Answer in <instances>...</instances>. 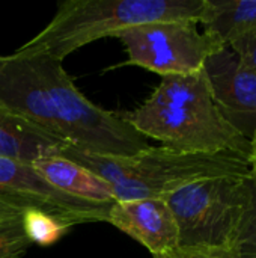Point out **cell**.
Instances as JSON below:
<instances>
[{
  "mask_svg": "<svg viewBox=\"0 0 256 258\" xmlns=\"http://www.w3.org/2000/svg\"><path fill=\"white\" fill-rule=\"evenodd\" d=\"M249 166H250V174H252V180L255 181L256 184V135L255 138L252 139V150H250V154H249Z\"/></svg>",
  "mask_w": 256,
  "mask_h": 258,
  "instance_id": "cell-19",
  "label": "cell"
},
{
  "mask_svg": "<svg viewBox=\"0 0 256 258\" xmlns=\"http://www.w3.org/2000/svg\"><path fill=\"white\" fill-rule=\"evenodd\" d=\"M204 32L223 45L256 30V0H207L201 20Z\"/></svg>",
  "mask_w": 256,
  "mask_h": 258,
  "instance_id": "cell-12",
  "label": "cell"
},
{
  "mask_svg": "<svg viewBox=\"0 0 256 258\" xmlns=\"http://www.w3.org/2000/svg\"><path fill=\"white\" fill-rule=\"evenodd\" d=\"M252 177L189 183L164 197L180 234V248H231L250 200Z\"/></svg>",
  "mask_w": 256,
  "mask_h": 258,
  "instance_id": "cell-5",
  "label": "cell"
},
{
  "mask_svg": "<svg viewBox=\"0 0 256 258\" xmlns=\"http://www.w3.org/2000/svg\"><path fill=\"white\" fill-rule=\"evenodd\" d=\"M32 166L50 186L59 192L97 204L115 203L112 186L104 178L66 157H42L35 160Z\"/></svg>",
  "mask_w": 256,
  "mask_h": 258,
  "instance_id": "cell-11",
  "label": "cell"
},
{
  "mask_svg": "<svg viewBox=\"0 0 256 258\" xmlns=\"http://www.w3.org/2000/svg\"><path fill=\"white\" fill-rule=\"evenodd\" d=\"M21 222L30 243H36L39 246H50L56 243L71 228L57 218L38 209L24 210L21 215Z\"/></svg>",
  "mask_w": 256,
  "mask_h": 258,
  "instance_id": "cell-13",
  "label": "cell"
},
{
  "mask_svg": "<svg viewBox=\"0 0 256 258\" xmlns=\"http://www.w3.org/2000/svg\"><path fill=\"white\" fill-rule=\"evenodd\" d=\"M21 216L0 225V258H20L30 248Z\"/></svg>",
  "mask_w": 256,
  "mask_h": 258,
  "instance_id": "cell-15",
  "label": "cell"
},
{
  "mask_svg": "<svg viewBox=\"0 0 256 258\" xmlns=\"http://www.w3.org/2000/svg\"><path fill=\"white\" fill-rule=\"evenodd\" d=\"M0 104L94 154L128 157L149 147L122 113L89 101L62 60L47 54L0 56Z\"/></svg>",
  "mask_w": 256,
  "mask_h": 258,
  "instance_id": "cell-1",
  "label": "cell"
},
{
  "mask_svg": "<svg viewBox=\"0 0 256 258\" xmlns=\"http://www.w3.org/2000/svg\"><path fill=\"white\" fill-rule=\"evenodd\" d=\"M154 258H235V254L231 248H177Z\"/></svg>",
  "mask_w": 256,
  "mask_h": 258,
  "instance_id": "cell-16",
  "label": "cell"
},
{
  "mask_svg": "<svg viewBox=\"0 0 256 258\" xmlns=\"http://www.w3.org/2000/svg\"><path fill=\"white\" fill-rule=\"evenodd\" d=\"M0 201L20 210H42L71 228L106 221L113 204H97L69 197L50 186L30 163L0 157Z\"/></svg>",
  "mask_w": 256,
  "mask_h": 258,
  "instance_id": "cell-7",
  "label": "cell"
},
{
  "mask_svg": "<svg viewBox=\"0 0 256 258\" xmlns=\"http://www.w3.org/2000/svg\"><path fill=\"white\" fill-rule=\"evenodd\" d=\"M229 47L240 56L244 65L256 73V30L235 39Z\"/></svg>",
  "mask_w": 256,
  "mask_h": 258,
  "instance_id": "cell-17",
  "label": "cell"
},
{
  "mask_svg": "<svg viewBox=\"0 0 256 258\" xmlns=\"http://www.w3.org/2000/svg\"><path fill=\"white\" fill-rule=\"evenodd\" d=\"M122 116L142 136L180 153H232L249 159L252 150V141L220 113L202 70L161 77L149 98Z\"/></svg>",
  "mask_w": 256,
  "mask_h": 258,
  "instance_id": "cell-2",
  "label": "cell"
},
{
  "mask_svg": "<svg viewBox=\"0 0 256 258\" xmlns=\"http://www.w3.org/2000/svg\"><path fill=\"white\" fill-rule=\"evenodd\" d=\"M207 0H66L53 20L17 54H47L63 60L86 44L154 21L201 23Z\"/></svg>",
  "mask_w": 256,
  "mask_h": 258,
  "instance_id": "cell-4",
  "label": "cell"
},
{
  "mask_svg": "<svg viewBox=\"0 0 256 258\" xmlns=\"http://www.w3.org/2000/svg\"><path fill=\"white\" fill-rule=\"evenodd\" d=\"M127 51V62L155 74L186 76L201 71L208 56L223 47L210 33L199 32L193 21H154L115 33Z\"/></svg>",
  "mask_w": 256,
  "mask_h": 258,
  "instance_id": "cell-6",
  "label": "cell"
},
{
  "mask_svg": "<svg viewBox=\"0 0 256 258\" xmlns=\"http://www.w3.org/2000/svg\"><path fill=\"white\" fill-rule=\"evenodd\" d=\"M23 212H24V210H20V209H17V207H14V206H9V204L0 201V225L9 222V221H12V219L20 218V216L23 215Z\"/></svg>",
  "mask_w": 256,
  "mask_h": 258,
  "instance_id": "cell-18",
  "label": "cell"
},
{
  "mask_svg": "<svg viewBox=\"0 0 256 258\" xmlns=\"http://www.w3.org/2000/svg\"><path fill=\"white\" fill-rule=\"evenodd\" d=\"M106 221L143 245L152 257L180 248L178 227L164 198L115 201Z\"/></svg>",
  "mask_w": 256,
  "mask_h": 258,
  "instance_id": "cell-9",
  "label": "cell"
},
{
  "mask_svg": "<svg viewBox=\"0 0 256 258\" xmlns=\"http://www.w3.org/2000/svg\"><path fill=\"white\" fill-rule=\"evenodd\" d=\"M60 156L104 178L112 186L115 201L164 198L199 180L252 177L247 159L232 153L189 154L166 147H148L134 156L112 157L66 145Z\"/></svg>",
  "mask_w": 256,
  "mask_h": 258,
  "instance_id": "cell-3",
  "label": "cell"
},
{
  "mask_svg": "<svg viewBox=\"0 0 256 258\" xmlns=\"http://www.w3.org/2000/svg\"><path fill=\"white\" fill-rule=\"evenodd\" d=\"M231 249L235 258H256V184L253 180L250 200L235 231Z\"/></svg>",
  "mask_w": 256,
  "mask_h": 258,
  "instance_id": "cell-14",
  "label": "cell"
},
{
  "mask_svg": "<svg viewBox=\"0 0 256 258\" xmlns=\"http://www.w3.org/2000/svg\"><path fill=\"white\" fill-rule=\"evenodd\" d=\"M202 71L223 118L252 141L256 135L255 71L244 65L229 45L208 56Z\"/></svg>",
  "mask_w": 256,
  "mask_h": 258,
  "instance_id": "cell-8",
  "label": "cell"
},
{
  "mask_svg": "<svg viewBox=\"0 0 256 258\" xmlns=\"http://www.w3.org/2000/svg\"><path fill=\"white\" fill-rule=\"evenodd\" d=\"M66 145L69 144L0 104V157L32 165L42 157L60 156Z\"/></svg>",
  "mask_w": 256,
  "mask_h": 258,
  "instance_id": "cell-10",
  "label": "cell"
}]
</instances>
